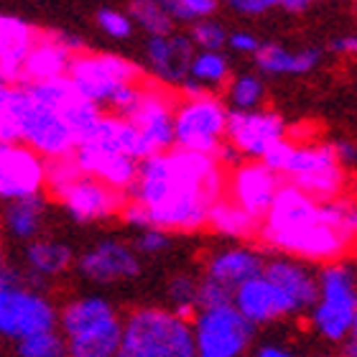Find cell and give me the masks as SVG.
<instances>
[{"instance_id":"obj_2","label":"cell","mask_w":357,"mask_h":357,"mask_svg":"<svg viewBox=\"0 0 357 357\" xmlns=\"http://www.w3.org/2000/svg\"><path fill=\"white\" fill-rule=\"evenodd\" d=\"M255 243L266 253H286L321 266L350 258L355 235L329 222L321 199L283 181L258 222Z\"/></svg>"},{"instance_id":"obj_21","label":"cell","mask_w":357,"mask_h":357,"mask_svg":"<svg viewBox=\"0 0 357 357\" xmlns=\"http://www.w3.org/2000/svg\"><path fill=\"white\" fill-rule=\"evenodd\" d=\"M263 273L281 286V291L291 298V304L296 309L298 319L309 312V306L317 298V286H319V266L309 261L294 258L286 253H266Z\"/></svg>"},{"instance_id":"obj_16","label":"cell","mask_w":357,"mask_h":357,"mask_svg":"<svg viewBox=\"0 0 357 357\" xmlns=\"http://www.w3.org/2000/svg\"><path fill=\"white\" fill-rule=\"evenodd\" d=\"M232 304L255 329H268L283 321L298 319L291 298L266 273H255L232 291Z\"/></svg>"},{"instance_id":"obj_38","label":"cell","mask_w":357,"mask_h":357,"mask_svg":"<svg viewBox=\"0 0 357 357\" xmlns=\"http://www.w3.org/2000/svg\"><path fill=\"white\" fill-rule=\"evenodd\" d=\"M97 26L105 36L115 38V41H126V38L133 36V21L128 10H118V8H100L97 10Z\"/></svg>"},{"instance_id":"obj_45","label":"cell","mask_w":357,"mask_h":357,"mask_svg":"<svg viewBox=\"0 0 357 357\" xmlns=\"http://www.w3.org/2000/svg\"><path fill=\"white\" fill-rule=\"evenodd\" d=\"M340 347H342V355L355 357L357 355V335H350L342 344H340Z\"/></svg>"},{"instance_id":"obj_6","label":"cell","mask_w":357,"mask_h":357,"mask_svg":"<svg viewBox=\"0 0 357 357\" xmlns=\"http://www.w3.org/2000/svg\"><path fill=\"white\" fill-rule=\"evenodd\" d=\"M304 319L324 344H342L357 335V271L350 258L321 263L317 298Z\"/></svg>"},{"instance_id":"obj_23","label":"cell","mask_w":357,"mask_h":357,"mask_svg":"<svg viewBox=\"0 0 357 357\" xmlns=\"http://www.w3.org/2000/svg\"><path fill=\"white\" fill-rule=\"evenodd\" d=\"M36 36L38 29L33 23L18 15H0V82H23V61Z\"/></svg>"},{"instance_id":"obj_7","label":"cell","mask_w":357,"mask_h":357,"mask_svg":"<svg viewBox=\"0 0 357 357\" xmlns=\"http://www.w3.org/2000/svg\"><path fill=\"white\" fill-rule=\"evenodd\" d=\"M118 357H194L192 321L172 306H135L120 321Z\"/></svg>"},{"instance_id":"obj_39","label":"cell","mask_w":357,"mask_h":357,"mask_svg":"<svg viewBox=\"0 0 357 357\" xmlns=\"http://www.w3.org/2000/svg\"><path fill=\"white\" fill-rule=\"evenodd\" d=\"M222 6L230 8L232 13L253 18V15H266L271 10H275L281 6V0H222Z\"/></svg>"},{"instance_id":"obj_11","label":"cell","mask_w":357,"mask_h":357,"mask_svg":"<svg viewBox=\"0 0 357 357\" xmlns=\"http://www.w3.org/2000/svg\"><path fill=\"white\" fill-rule=\"evenodd\" d=\"M174 102L176 92L172 87L143 77L133 107L123 118L135 128L146 153H156L174 146Z\"/></svg>"},{"instance_id":"obj_46","label":"cell","mask_w":357,"mask_h":357,"mask_svg":"<svg viewBox=\"0 0 357 357\" xmlns=\"http://www.w3.org/2000/svg\"><path fill=\"white\" fill-rule=\"evenodd\" d=\"M6 263V255H3V238H0V266Z\"/></svg>"},{"instance_id":"obj_37","label":"cell","mask_w":357,"mask_h":357,"mask_svg":"<svg viewBox=\"0 0 357 357\" xmlns=\"http://www.w3.org/2000/svg\"><path fill=\"white\" fill-rule=\"evenodd\" d=\"M18 138V84L0 82V141Z\"/></svg>"},{"instance_id":"obj_9","label":"cell","mask_w":357,"mask_h":357,"mask_svg":"<svg viewBox=\"0 0 357 357\" xmlns=\"http://www.w3.org/2000/svg\"><path fill=\"white\" fill-rule=\"evenodd\" d=\"M192 321L194 357H243L253 350L258 329L235 309L232 301L197 306Z\"/></svg>"},{"instance_id":"obj_22","label":"cell","mask_w":357,"mask_h":357,"mask_svg":"<svg viewBox=\"0 0 357 357\" xmlns=\"http://www.w3.org/2000/svg\"><path fill=\"white\" fill-rule=\"evenodd\" d=\"M23 275L44 289L46 283L64 278L75 266V248L56 238H38L23 243Z\"/></svg>"},{"instance_id":"obj_15","label":"cell","mask_w":357,"mask_h":357,"mask_svg":"<svg viewBox=\"0 0 357 357\" xmlns=\"http://www.w3.org/2000/svg\"><path fill=\"white\" fill-rule=\"evenodd\" d=\"M46 192V158L23 141H0V202Z\"/></svg>"},{"instance_id":"obj_34","label":"cell","mask_w":357,"mask_h":357,"mask_svg":"<svg viewBox=\"0 0 357 357\" xmlns=\"http://www.w3.org/2000/svg\"><path fill=\"white\" fill-rule=\"evenodd\" d=\"M161 6H164L166 13L174 18V23L189 26V23L199 21V18L217 15L222 0H161Z\"/></svg>"},{"instance_id":"obj_43","label":"cell","mask_w":357,"mask_h":357,"mask_svg":"<svg viewBox=\"0 0 357 357\" xmlns=\"http://www.w3.org/2000/svg\"><path fill=\"white\" fill-rule=\"evenodd\" d=\"M332 146H335V153L337 158H340V164L347 169V172H352L357 164V146L350 141V138H340V141H332Z\"/></svg>"},{"instance_id":"obj_14","label":"cell","mask_w":357,"mask_h":357,"mask_svg":"<svg viewBox=\"0 0 357 357\" xmlns=\"http://www.w3.org/2000/svg\"><path fill=\"white\" fill-rule=\"evenodd\" d=\"M56 204L67 212L77 225H100L110 222L120 215V207L126 202V194L107 186L92 174H79L69 186L61 189Z\"/></svg>"},{"instance_id":"obj_17","label":"cell","mask_w":357,"mask_h":357,"mask_svg":"<svg viewBox=\"0 0 357 357\" xmlns=\"http://www.w3.org/2000/svg\"><path fill=\"white\" fill-rule=\"evenodd\" d=\"M266 263V250L255 240H227L202 263V278L215 283L232 298V291L250 275L261 273Z\"/></svg>"},{"instance_id":"obj_33","label":"cell","mask_w":357,"mask_h":357,"mask_svg":"<svg viewBox=\"0 0 357 357\" xmlns=\"http://www.w3.org/2000/svg\"><path fill=\"white\" fill-rule=\"evenodd\" d=\"M197 283H199V275H192L186 271H178L166 281V301L181 317H192V312L197 309Z\"/></svg>"},{"instance_id":"obj_27","label":"cell","mask_w":357,"mask_h":357,"mask_svg":"<svg viewBox=\"0 0 357 357\" xmlns=\"http://www.w3.org/2000/svg\"><path fill=\"white\" fill-rule=\"evenodd\" d=\"M258 222L253 215H248L245 209L235 204L230 197H220L215 204L209 207L207 215V227L204 230L215 232L217 238L222 240H255L258 232Z\"/></svg>"},{"instance_id":"obj_29","label":"cell","mask_w":357,"mask_h":357,"mask_svg":"<svg viewBox=\"0 0 357 357\" xmlns=\"http://www.w3.org/2000/svg\"><path fill=\"white\" fill-rule=\"evenodd\" d=\"M186 77L199 82L207 92H222L232 77V61L225 49H194Z\"/></svg>"},{"instance_id":"obj_24","label":"cell","mask_w":357,"mask_h":357,"mask_svg":"<svg viewBox=\"0 0 357 357\" xmlns=\"http://www.w3.org/2000/svg\"><path fill=\"white\" fill-rule=\"evenodd\" d=\"M255 72L263 77H304L321 67L324 52L317 46H304L291 52L281 44H261L253 52Z\"/></svg>"},{"instance_id":"obj_25","label":"cell","mask_w":357,"mask_h":357,"mask_svg":"<svg viewBox=\"0 0 357 357\" xmlns=\"http://www.w3.org/2000/svg\"><path fill=\"white\" fill-rule=\"evenodd\" d=\"M118 317V309L107 296L100 294H84V296H75L64 301L56 312V329L61 332V337H75L79 332L102 324V321Z\"/></svg>"},{"instance_id":"obj_26","label":"cell","mask_w":357,"mask_h":357,"mask_svg":"<svg viewBox=\"0 0 357 357\" xmlns=\"http://www.w3.org/2000/svg\"><path fill=\"white\" fill-rule=\"evenodd\" d=\"M49 197L33 194L23 199L6 202L3 209V232L15 243H29V240L44 235L46 212H49Z\"/></svg>"},{"instance_id":"obj_10","label":"cell","mask_w":357,"mask_h":357,"mask_svg":"<svg viewBox=\"0 0 357 357\" xmlns=\"http://www.w3.org/2000/svg\"><path fill=\"white\" fill-rule=\"evenodd\" d=\"M227 115H230V107L217 92H202L194 97L176 95L174 146L217 156L227 143Z\"/></svg>"},{"instance_id":"obj_1","label":"cell","mask_w":357,"mask_h":357,"mask_svg":"<svg viewBox=\"0 0 357 357\" xmlns=\"http://www.w3.org/2000/svg\"><path fill=\"white\" fill-rule=\"evenodd\" d=\"M222 194L225 166L220 158L172 146L138 161L128 197L141 202L149 225L172 235H197L207 227L209 207Z\"/></svg>"},{"instance_id":"obj_44","label":"cell","mask_w":357,"mask_h":357,"mask_svg":"<svg viewBox=\"0 0 357 357\" xmlns=\"http://www.w3.org/2000/svg\"><path fill=\"white\" fill-rule=\"evenodd\" d=\"M314 3H319V0H281V6L278 8H283L286 13H304V10H309Z\"/></svg>"},{"instance_id":"obj_8","label":"cell","mask_w":357,"mask_h":357,"mask_svg":"<svg viewBox=\"0 0 357 357\" xmlns=\"http://www.w3.org/2000/svg\"><path fill=\"white\" fill-rule=\"evenodd\" d=\"M59 306L41 286L31 283L23 271L0 266V337L13 344L15 340L56 327Z\"/></svg>"},{"instance_id":"obj_18","label":"cell","mask_w":357,"mask_h":357,"mask_svg":"<svg viewBox=\"0 0 357 357\" xmlns=\"http://www.w3.org/2000/svg\"><path fill=\"white\" fill-rule=\"evenodd\" d=\"M289 133L286 120L273 110H230L227 115V143L240 158H263L271 146Z\"/></svg>"},{"instance_id":"obj_28","label":"cell","mask_w":357,"mask_h":357,"mask_svg":"<svg viewBox=\"0 0 357 357\" xmlns=\"http://www.w3.org/2000/svg\"><path fill=\"white\" fill-rule=\"evenodd\" d=\"M120 321L123 317H112V319L97 324V327L79 332L75 337H67V355L69 357H118L120 350Z\"/></svg>"},{"instance_id":"obj_4","label":"cell","mask_w":357,"mask_h":357,"mask_svg":"<svg viewBox=\"0 0 357 357\" xmlns=\"http://www.w3.org/2000/svg\"><path fill=\"white\" fill-rule=\"evenodd\" d=\"M261 161H266L283 181L304 189L317 199H335L340 194H347L350 172L340 164L335 146L329 141H309L286 133L263 153Z\"/></svg>"},{"instance_id":"obj_20","label":"cell","mask_w":357,"mask_h":357,"mask_svg":"<svg viewBox=\"0 0 357 357\" xmlns=\"http://www.w3.org/2000/svg\"><path fill=\"white\" fill-rule=\"evenodd\" d=\"M84 49V41L61 31H41L23 61V82H41L54 77H67L72 56ZM21 82V84H23Z\"/></svg>"},{"instance_id":"obj_42","label":"cell","mask_w":357,"mask_h":357,"mask_svg":"<svg viewBox=\"0 0 357 357\" xmlns=\"http://www.w3.org/2000/svg\"><path fill=\"white\" fill-rule=\"evenodd\" d=\"M357 52V36L355 33H342V36H335L329 41V54L335 56H342V59H350Z\"/></svg>"},{"instance_id":"obj_36","label":"cell","mask_w":357,"mask_h":357,"mask_svg":"<svg viewBox=\"0 0 357 357\" xmlns=\"http://www.w3.org/2000/svg\"><path fill=\"white\" fill-rule=\"evenodd\" d=\"M186 33L192 38L194 49H225V41H227V29L222 21H217V15L189 23Z\"/></svg>"},{"instance_id":"obj_30","label":"cell","mask_w":357,"mask_h":357,"mask_svg":"<svg viewBox=\"0 0 357 357\" xmlns=\"http://www.w3.org/2000/svg\"><path fill=\"white\" fill-rule=\"evenodd\" d=\"M268 97L266 77L261 72H240L227 79L222 87V100L230 110H255L263 107Z\"/></svg>"},{"instance_id":"obj_41","label":"cell","mask_w":357,"mask_h":357,"mask_svg":"<svg viewBox=\"0 0 357 357\" xmlns=\"http://www.w3.org/2000/svg\"><path fill=\"white\" fill-rule=\"evenodd\" d=\"M253 352L255 357H294L296 350H294V344L286 342V340H263V342L253 344Z\"/></svg>"},{"instance_id":"obj_35","label":"cell","mask_w":357,"mask_h":357,"mask_svg":"<svg viewBox=\"0 0 357 357\" xmlns=\"http://www.w3.org/2000/svg\"><path fill=\"white\" fill-rule=\"evenodd\" d=\"M174 238H176V235H172V232L161 230L156 225H149V227L135 230V238L130 245L135 248V253L141 255V258H158V255H164L172 250Z\"/></svg>"},{"instance_id":"obj_32","label":"cell","mask_w":357,"mask_h":357,"mask_svg":"<svg viewBox=\"0 0 357 357\" xmlns=\"http://www.w3.org/2000/svg\"><path fill=\"white\" fill-rule=\"evenodd\" d=\"M128 15H130L135 29H141L146 36L166 33V31L176 29L174 18L166 13V8L161 3H156V0H130Z\"/></svg>"},{"instance_id":"obj_5","label":"cell","mask_w":357,"mask_h":357,"mask_svg":"<svg viewBox=\"0 0 357 357\" xmlns=\"http://www.w3.org/2000/svg\"><path fill=\"white\" fill-rule=\"evenodd\" d=\"M146 69L133 59L105 52H77L67 69V79L72 87L100 110L126 115L133 107L141 89Z\"/></svg>"},{"instance_id":"obj_31","label":"cell","mask_w":357,"mask_h":357,"mask_svg":"<svg viewBox=\"0 0 357 357\" xmlns=\"http://www.w3.org/2000/svg\"><path fill=\"white\" fill-rule=\"evenodd\" d=\"M13 352L18 357H67V344L56 327L38 329L13 342Z\"/></svg>"},{"instance_id":"obj_19","label":"cell","mask_w":357,"mask_h":357,"mask_svg":"<svg viewBox=\"0 0 357 357\" xmlns=\"http://www.w3.org/2000/svg\"><path fill=\"white\" fill-rule=\"evenodd\" d=\"M192 54L194 44L189 33H181L176 29L166 31V33H153L146 38V52H143L146 72L151 79L176 89V84L189 72Z\"/></svg>"},{"instance_id":"obj_47","label":"cell","mask_w":357,"mask_h":357,"mask_svg":"<svg viewBox=\"0 0 357 357\" xmlns=\"http://www.w3.org/2000/svg\"><path fill=\"white\" fill-rule=\"evenodd\" d=\"M0 350H3V337H0Z\"/></svg>"},{"instance_id":"obj_13","label":"cell","mask_w":357,"mask_h":357,"mask_svg":"<svg viewBox=\"0 0 357 357\" xmlns=\"http://www.w3.org/2000/svg\"><path fill=\"white\" fill-rule=\"evenodd\" d=\"M283 178L261 158H238L225 169V197L261 220L273 202Z\"/></svg>"},{"instance_id":"obj_3","label":"cell","mask_w":357,"mask_h":357,"mask_svg":"<svg viewBox=\"0 0 357 357\" xmlns=\"http://www.w3.org/2000/svg\"><path fill=\"white\" fill-rule=\"evenodd\" d=\"M77 89L67 77L18 84V141L46 161L72 156L77 135L67 120V102Z\"/></svg>"},{"instance_id":"obj_40","label":"cell","mask_w":357,"mask_h":357,"mask_svg":"<svg viewBox=\"0 0 357 357\" xmlns=\"http://www.w3.org/2000/svg\"><path fill=\"white\" fill-rule=\"evenodd\" d=\"M261 46L258 36L250 33V31H227V41H225V49H230L235 54H245V56H253V52Z\"/></svg>"},{"instance_id":"obj_12","label":"cell","mask_w":357,"mask_h":357,"mask_svg":"<svg viewBox=\"0 0 357 357\" xmlns=\"http://www.w3.org/2000/svg\"><path fill=\"white\" fill-rule=\"evenodd\" d=\"M79 278L95 286H112V283L133 281L143 271L141 255L126 240L105 238L89 245L84 253L75 255V266Z\"/></svg>"}]
</instances>
